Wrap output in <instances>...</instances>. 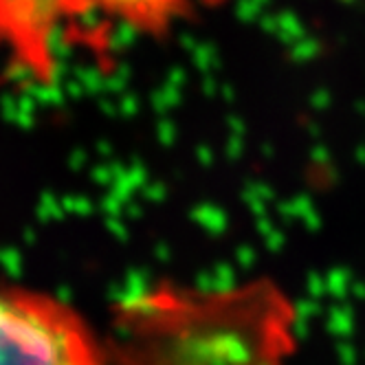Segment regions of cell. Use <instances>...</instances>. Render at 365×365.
<instances>
[{
    "mask_svg": "<svg viewBox=\"0 0 365 365\" xmlns=\"http://www.w3.org/2000/svg\"><path fill=\"white\" fill-rule=\"evenodd\" d=\"M0 365H110L108 336L60 297L0 284Z\"/></svg>",
    "mask_w": 365,
    "mask_h": 365,
    "instance_id": "cell-2",
    "label": "cell"
},
{
    "mask_svg": "<svg viewBox=\"0 0 365 365\" xmlns=\"http://www.w3.org/2000/svg\"><path fill=\"white\" fill-rule=\"evenodd\" d=\"M110 365H293L297 310L275 279L156 284L119 306Z\"/></svg>",
    "mask_w": 365,
    "mask_h": 365,
    "instance_id": "cell-1",
    "label": "cell"
},
{
    "mask_svg": "<svg viewBox=\"0 0 365 365\" xmlns=\"http://www.w3.org/2000/svg\"><path fill=\"white\" fill-rule=\"evenodd\" d=\"M106 3L148 34H165L172 22L190 16L187 0H106Z\"/></svg>",
    "mask_w": 365,
    "mask_h": 365,
    "instance_id": "cell-3",
    "label": "cell"
}]
</instances>
